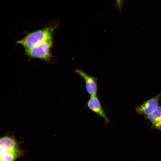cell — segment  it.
<instances>
[{
	"mask_svg": "<svg viewBox=\"0 0 161 161\" xmlns=\"http://www.w3.org/2000/svg\"><path fill=\"white\" fill-rule=\"evenodd\" d=\"M14 135H6L0 139V161H14L23 156L25 151L20 148Z\"/></svg>",
	"mask_w": 161,
	"mask_h": 161,
	"instance_id": "6da1fadb",
	"label": "cell"
},
{
	"mask_svg": "<svg viewBox=\"0 0 161 161\" xmlns=\"http://www.w3.org/2000/svg\"><path fill=\"white\" fill-rule=\"evenodd\" d=\"M57 25L48 27L30 32L16 42L25 49L33 47L45 40L53 37Z\"/></svg>",
	"mask_w": 161,
	"mask_h": 161,
	"instance_id": "7a4b0ae2",
	"label": "cell"
},
{
	"mask_svg": "<svg viewBox=\"0 0 161 161\" xmlns=\"http://www.w3.org/2000/svg\"><path fill=\"white\" fill-rule=\"evenodd\" d=\"M161 97V93L145 101L141 105L136 107V112L138 114L146 116L152 113L157 107Z\"/></svg>",
	"mask_w": 161,
	"mask_h": 161,
	"instance_id": "277c9868",
	"label": "cell"
},
{
	"mask_svg": "<svg viewBox=\"0 0 161 161\" xmlns=\"http://www.w3.org/2000/svg\"><path fill=\"white\" fill-rule=\"evenodd\" d=\"M145 118L152 123L151 129L161 130V106H158L151 114L145 116Z\"/></svg>",
	"mask_w": 161,
	"mask_h": 161,
	"instance_id": "52a82bcc",
	"label": "cell"
},
{
	"mask_svg": "<svg viewBox=\"0 0 161 161\" xmlns=\"http://www.w3.org/2000/svg\"><path fill=\"white\" fill-rule=\"evenodd\" d=\"M116 4L118 7L121 9L122 7L123 0H115Z\"/></svg>",
	"mask_w": 161,
	"mask_h": 161,
	"instance_id": "ba28073f",
	"label": "cell"
},
{
	"mask_svg": "<svg viewBox=\"0 0 161 161\" xmlns=\"http://www.w3.org/2000/svg\"><path fill=\"white\" fill-rule=\"evenodd\" d=\"M53 37L50 38L33 47L25 49L26 54L30 58L46 61H50L52 57L51 50L53 44Z\"/></svg>",
	"mask_w": 161,
	"mask_h": 161,
	"instance_id": "3957f363",
	"label": "cell"
},
{
	"mask_svg": "<svg viewBox=\"0 0 161 161\" xmlns=\"http://www.w3.org/2000/svg\"><path fill=\"white\" fill-rule=\"evenodd\" d=\"M75 71L84 80L85 88L87 92L90 96L97 95V78L88 75L81 69H75Z\"/></svg>",
	"mask_w": 161,
	"mask_h": 161,
	"instance_id": "5b68a950",
	"label": "cell"
},
{
	"mask_svg": "<svg viewBox=\"0 0 161 161\" xmlns=\"http://www.w3.org/2000/svg\"><path fill=\"white\" fill-rule=\"evenodd\" d=\"M89 109L98 116L103 118L107 125L110 120L102 107L100 100L97 95L90 96L87 102Z\"/></svg>",
	"mask_w": 161,
	"mask_h": 161,
	"instance_id": "8992f818",
	"label": "cell"
}]
</instances>
